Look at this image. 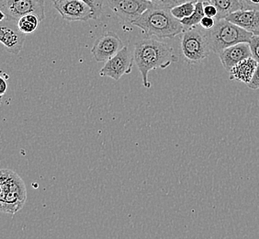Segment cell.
<instances>
[{
    "mask_svg": "<svg viewBox=\"0 0 259 239\" xmlns=\"http://www.w3.org/2000/svg\"><path fill=\"white\" fill-rule=\"evenodd\" d=\"M110 10L127 24H132L145 10L153 7L149 0H104Z\"/></svg>",
    "mask_w": 259,
    "mask_h": 239,
    "instance_id": "9c48e42d",
    "label": "cell"
},
{
    "mask_svg": "<svg viewBox=\"0 0 259 239\" xmlns=\"http://www.w3.org/2000/svg\"><path fill=\"white\" fill-rule=\"evenodd\" d=\"M209 3L214 5L218 11L216 20L226 19L230 14L243 9L239 0H209Z\"/></svg>",
    "mask_w": 259,
    "mask_h": 239,
    "instance_id": "9a60e30c",
    "label": "cell"
},
{
    "mask_svg": "<svg viewBox=\"0 0 259 239\" xmlns=\"http://www.w3.org/2000/svg\"><path fill=\"white\" fill-rule=\"evenodd\" d=\"M105 63L104 66L100 71V76L110 77L118 81L122 75L132 73L135 58L129 47L124 46L117 55Z\"/></svg>",
    "mask_w": 259,
    "mask_h": 239,
    "instance_id": "ba28073f",
    "label": "cell"
},
{
    "mask_svg": "<svg viewBox=\"0 0 259 239\" xmlns=\"http://www.w3.org/2000/svg\"><path fill=\"white\" fill-rule=\"evenodd\" d=\"M244 10H259V0H239Z\"/></svg>",
    "mask_w": 259,
    "mask_h": 239,
    "instance_id": "7402d4cb",
    "label": "cell"
},
{
    "mask_svg": "<svg viewBox=\"0 0 259 239\" xmlns=\"http://www.w3.org/2000/svg\"><path fill=\"white\" fill-rule=\"evenodd\" d=\"M198 1H203V2H209V0H198Z\"/></svg>",
    "mask_w": 259,
    "mask_h": 239,
    "instance_id": "83f0119b",
    "label": "cell"
},
{
    "mask_svg": "<svg viewBox=\"0 0 259 239\" xmlns=\"http://www.w3.org/2000/svg\"><path fill=\"white\" fill-rule=\"evenodd\" d=\"M257 65L258 62L254 57H249L241 61L230 71V79L240 81L246 85L249 84L254 76Z\"/></svg>",
    "mask_w": 259,
    "mask_h": 239,
    "instance_id": "5bb4252c",
    "label": "cell"
},
{
    "mask_svg": "<svg viewBox=\"0 0 259 239\" xmlns=\"http://www.w3.org/2000/svg\"><path fill=\"white\" fill-rule=\"evenodd\" d=\"M180 49L189 64L197 65L206 59L211 51L204 29L200 26L185 29L181 33Z\"/></svg>",
    "mask_w": 259,
    "mask_h": 239,
    "instance_id": "5b68a950",
    "label": "cell"
},
{
    "mask_svg": "<svg viewBox=\"0 0 259 239\" xmlns=\"http://www.w3.org/2000/svg\"><path fill=\"white\" fill-rule=\"evenodd\" d=\"M196 2H197V0L185 2L181 5L177 6L173 9H171L170 11L176 19H178L179 20H183L184 18L189 17L194 12Z\"/></svg>",
    "mask_w": 259,
    "mask_h": 239,
    "instance_id": "ac0fdd59",
    "label": "cell"
},
{
    "mask_svg": "<svg viewBox=\"0 0 259 239\" xmlns=\"http://www.w3.org/2000/svg\"><path fill=\"white\" fill-rule=\"evenodd\" d=\"M204 17V2L197 1L194 12L189 17L180 20V22L182 23V25L184 26L185 29H190V28L199 26L200 21Z\"/></svg>",
    "mask_w": 259,
    "mask_h": 239,
    "instance_id": "e0dca14e",
    "label": "cell"
},
{
    "mask_svg": "<svg viewBox=\"0 0 259 239\" xmlns=\"http://www.w3.org/2000/svg\"><path fill=\"white\" fill-rule=\"evenodd\" d=\"M210 51L218 54L230 46L240 43H249L254 33L235 25L226 19L216 20L212 29L206 30Z\"/></svg>",
    "mask_w": 259,
    "mask_h": 239,
    "instance_id": "277c9868",
    "label": "cell"
},
{
    "mask_svg": "<svg viewBox=\"0 0 259 239\" xmlns=\"http://www.w3.org/2000/svg\"><path fill=\"white\" fill-rule=\"evenodd\" d=\"M247 87L251 90H255L259 89V63L256 66V69L254 71V76L250 81L249 84H247Z\"/></svg>",
    "mask_w": 259,
    "mask_h": 239,
    "instance_id": "484cf974",
    "label": "cell"
},
{
    "mask_svg": "<svg viewBox=\"0 0 259 239\" xmlns=\"http://www.w3.org/2000/svg\"><path fill=\"white\" fill-rule=\"evenodd\" d=\"M249 57H252L249 43H240L237 45L230 46L219 54L221 63L225 67V69L228 72L241 61Z\"/></svg>",
    "mask_w": 259,
    "mask_h": 239,
    "instance_id": "7c38bea8",
    "label": "cell"
},
{
    "mask_svg": "<svg viewBox=\"0 0 259 239\" xmlns=\"http://www.w3.org/2000/svg\"><path fill=\"white\" fill-rule=\"evenodd\" d=\"M10 78V75L8 74H6L4 72L1 73L0 75V95H1V98L5 95L6 91L8 90V80Z\"/></svg>",
    "mask_w": 259,
    "mask_h": 239,
    "instance_id": "cb8c5ba5",
    "label": "cell"
},
{
    "mask_svg": "<svg viewBox=\"0 0 259 239\" xmlns=\"http://www.w3.org/2000/svg\"><path fill=\"white\" fill-rule=\"evenodd\" d=\"M40 21L41 20L38 16L35 14H27L18 20L17 25L20 31L24 34H32L39 28Z\"/></svg>",
    "mask_w": 259,
    "mask_h": 239,
    "instance_id": "2e32d148",
    "label": "cell"
},
{
    "mask_svg": "<svg viewBox=\"0 0 259 239\" xmlns=\"http://www.w3.org/2000/svg\"><path fill=\"white\" fill-rule=\"evenodd\" d=\"M45 0H0L1 20L18 22L21 17L35 14L40 20L45 19Z\"/></svg>",
    "mask_w": 259,
    "mask_h": 239,
    "instance_id": "8992f818",
    "label": "cell"
},
{
    "mask_svg": "<svg viewBox=\"0 0 259 239\" xmlns=\"http://www.w3.org/2000/svg\"><path fill=\"white\" fill-rule=\"evenodd\" d=\"M254 34L259 35V29H257V30H255V31H254Z\"/></svg>",
    "mask_w": 259,
    "mask_h": 239,
    "instance_id": "4316f807",
    "label": "cell"
},
{
    "mask_svg": "<svg viewBox=\"0 0 259 239\" xmlns=\"http://www.w3.org/2000/svg\"><path fill=\"white\" fill-rule=\"evenodd\" d=\"M135 64L140 71L143 84L146 89L151 88L148 75L152 70L165 69L179 61L174 49L167 43L148 38L137 42L134 51Z\"/></svg>",
    "mask_w": 259,
    "mask_h": 239,
    "instance_id": "6da1fadb",
    "label": "cell"
},
{
    "mask_svg": "<svg viewBox=\"0 0 259 239\" xmlns=\"http://www.w3.org/2000/svg\"><path fill=\"white\" fill-rule=\"evenodd\" d=\"M51 1H53V3H54L56 0H51ZM83 1H85L88 4H90L94 9L98 16L100 15L102 9H103V5H104L103 4L104 0H83Z\"/></svg>",
    "mask_w": 259,
    "mask_h": 239,
    "instance_id": "44dd1931",
    "label": "cell"
},
{
    "mask_svg": "<svg viewBox=\"0 0 259 239\" xmlns=\"http://www.w3.org/2000/svg\"><path fill=\"white\" fill-rule=\"evenodd\" d=\"M132 25L139 28L147 36L158 39H172L184 31L180 20L172 15L170 10L152 7L133 21Z\"/></svg>",
    "mask_w": 259,
    "mask_h": 239,
    "instance_id": "7a4b0ae2",
    "label": "cell"
},
{
    "mask_svg": "<svg viewBox=\"0 0 259 239\" xmlns=\"http://www.w3.org/2000/svg\"><path fill=\"white\" fill-rule=\"evenodd\" d=\"M123 47L120 37L113 31H108L96 40L91 53L97 62H107Z\"/></svg>",
    "mask_w": 259,
    "mask_h": 239,
    "instance_id": "30bf717a",
    "label": "cell"
},
{
    "mask_svg": "<svg viewBox=\"0 0 259 239\" xmlns=\"http://www.w3.org/2000/svg\"><path fill=\"white\" fill-rule=\"evenodd\" d=\"M26 34L20 31L17 22L1 20L0 43L12 55H19L25 43Z\"/></svg>",
    "mask_w": 259,
    "mask_h": 239,
    "instance_id": "8fae6325",
    "label": "cell"
},
{
    "mask_svg": "<svg viewBox=\"0 0 259 239\" xmlns=\"http://www.w3.org/2000/svg\"><path fill=\"white\" fill-rule=\"evenodd\" d=\"M54 8L68 21H88L99 18L94 9L83 0H56Z\"/></svg>",
    "mask_w": 259,
    "mask_h": 239,
    "instance_id": "52a82bcc",
    "label": "cell"
},
{
    "mask_svg": "<svg viewBox=\"0 0 259 239\" xmlns=\"http://www.w3.org/2000/svg\"><path fill=\"white\" fill-rule=\"evenodd\" d=\"M204 13L205 16L210 17V18H216L218 11L217 9L215 8L214 5H212L209 2H204Z\"/></svg>",
    "mask_w": 259,
    "mask_h": 239,
    "instance_id": "d4e9b609",
    "label": "cell"
},
{
    "mask_svg": "<svg viewBox=\"0 0 259 239\" xmlns=\"http://www.w3.org/2000/svg\"><path fill=\"white\" fill-rule=\"evenodd\" d=\"M249 45L252 52V57H254L259 63V35H253L250 40Z\"/></svg>",
    "mask_w": 259,
    "mask_h": 239,
    "instance_id": "ffe728a7",
    "label": "cell"
},
{
    "mask_svg": "<svg viewBox=\"0 0 259 239\" xmlns=\"http://www.w3.org/2000/svg\"><path fill=\"white\" fill-rule=\"evenodd\" d=\"M27 200L25 183L11 170L0 171V211L14 215L23 208Z\"/></svg>",
    "mask_w": 259,
    "mask_h": 239,
    "instance_id": "3957f363",
    "label": "cell"
},
{
    "mask_svg": "<svg viewBox=\"0 0 259 239\" xmlns=\"http://www.w3.org/2000/svg\"><path fill=\"white\" fill-rule=\"evenodd\" d=\"M215 22H216V19L215 18H210V17L205 16L204 18L200 21L199 26L201 28H203L204 30H210V29H212L214 27Z\"/></svg>",
    "mask_w": 259,
    "mask_h": 239,
    "instance_id": "603a6c76",
    "label": "cell"
},
{
    "mask_svg": "<svg viewBox=\"0 0 259 239\" xmlns=\"http://www.w3.org/2000/svg\"><path fill=\"white\" fill-rule=\"evenodd\" d=\"M226 20L254 33L259 29V10L242 9L230 14Z\"/></svg>",
    "mask_w": 259,
    "mask_h": 239,
    "instance_id": "4fadbf2b",
    "label": "cell"
},
{
    "mask_svg": "<svg viewBox=\"0 0 259 239\" xmlns=\"http://www.w3.org/2000/svg\"><path fill=\"white\" fill-rule=\"evenodd\" d=\"M149 1L153 4V7H155V8L171 10V9H173V8L177 7V6L183 4L185 2L193 1V0H149Z\"/></svg>",
    "mask_w": 259,
    "mask_h": 239,
    "instance_id": "d6986e66",
    "label": "cell"
}]
</instances>
